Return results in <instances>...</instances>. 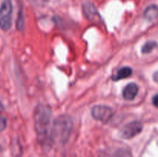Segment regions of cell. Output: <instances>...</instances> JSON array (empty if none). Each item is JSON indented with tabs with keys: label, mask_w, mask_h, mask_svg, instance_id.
<instances>
[{
	"label": "cell",
	"mask_w": 158,
	"mask_h": 157,
	"mask_svg": "<svg viewBox=\"0 0 158 157\" xmlns=\"http://www.w3.org/2000/svg\"><path fill=\"white\" fill-rule=\"evenodd\" d=\"M73 129V120L69 115H61L55 119L49 134L50 143L64 144L68 140Z\"/></svg>",
	"instance_id": "cell-2"
},
{
	"label": "cell",
	"mask_w": 158,
	"mask_h": 157,
	"mask_svg": "<svg viewBox=\"0 0 158 157\" xmlns=\"http://www.w3.org/2000/svg\"><path fill=\"white\" fill-rule=\"evenodd\" d=\"M7 126V120L4 116L0 115V132L4 130Z\"/></svg>",
	"instance_id": "cell-12"
},
{
	"label": "cell",
	"mask_w": 158,
	"mask_h": 157,
	"mask_svg": "<svg viewBox=\"0 0 158 157\" xmlns=\"http://www.w3.org/2000/svg\"><path fill=\"white\" fill-rule=\"evenodd\" d=\"M3 109H4V107H3L2 104V103L0 102V112H1L2 111H3Z\"/></svg>",
	"instance_id": "cell-15"
},
{
	"label": "cell",
	"mask_w": 158,
	"mask_h": 157,
	"mask_svg": "<svg viewBox=\"0 0 158 157\" xmlns=\"http://www.w3.org/2000/svg\"><path fill=\"white\" fill-rule=\"evenodd\" d=\"M157 99H158V96H157V94H155L154 96L153 97L152 99V103L155 107H157Z\"/></svg>",
	"instance_id": "cell-13"
},
{
	"label": "cell",
	"mask_w": 158,
	"mask_h": 157,
	"mask_svg": "<svg viewBox=\"0 0 158 157\" xmlns=\"http://www.w3.org/2000/svg\"><path fill=\"white\" fill-rule=\"evenodd\" d=\"M52 110L49 106L40 104L34 110V127L42 143L50 142V122Z\"/></svg>",
	"instance_id": "cell-1"
},
{
	"label": "cell",
	"mask_w": 158,
	"mask_h": 157,
	"mask_svg": "<svg viewBox=\"0 0 158 157\" xmlns=\"http://www.w3.org/2000/svg\"><path fill=\"white\" fill-rule=\"evenodd\" d=\"M12 3L11 0H4L0 6V27L8 31L12 26Z\"/></svg>",
	"instance_id": "cell-3"
},
{
	"label": "cell",
	"mask_w": 158,
	"mask_h": 157,
	"mask_svg": "<svg viewBox=\"0 0 158 157\" xmlns=\"http://www.w3.org/2000/svg\"><path fill=\"white\" fill-rule=\"evenodd\" d=\"M114 109L106 105H97L91 109V115L96 120L106 123L114 116Z\"/></svg>",
	"instance_id": "cell-4"
},
{
	"label": "cell",
	"mask_w": 158,
	"mask_h": 157,
	"mask_svg": "<svg viewBox=\"0 0 158 157\" xmlns=\"http://www.w3.org/2000/svg\"><path fill=\"white\" fill-rule=\"evenodd\" d=\"M0 152H1V147H0Z\"/></svg>",
	"instance_id": "cell-16"
},
{
	"label": "cell",
	"mask_w": 158,
	"mask_h": 157,
	"mask_svg": "<svg viewBox=\"0 0 158 157\" xmlns=\"http://www.w3.org/2000/svg\"><path fill=\"white\" fill-rule=\"evenodd\" d=\"M83 12L89 21H97V18L100 17L96 7L90 2L83 4Z\"/></svg>",
	"instance_id": "cell-7"
},
{
	"label": "cell",
	"mask_w": 158,
	"mask_h": 157,
	"mask_svg": "<svg viewBox=\"0 0 158 157\" xmlns=\"http://www.w3.org/2000/svg\"><path fill=\"white\" fill-rule=\"evenodd\" d=\"M157 75H158V72H155L154 74V80L156 82V83H157Z\"/></svg>",
	"instance_id": "cell-14"
},
{
	"label": "cell",
	"mask_w": 158,
	"mask_h": 157,
	"mask_svg": "<svg viewBox=\"0 0 158 157\" xmlns=\"http://www.w3.org/2000/svg\"><path fill=\"white\" fill-rule=\"evenodd\" d=\"M133 73V70L131 67L125 66V67L120 68L119 70L117 71L115 74L113 75L112 79L114 81H118V80L124 79L131 76Z\"/></svg>",
	"instance_id": "cell-8"
},
{
	"label": "cell",
	"mask_w": 158,
	"mask_h": 157,
	"mask_svg": "<svg viewBox=\"0 0 158 157\" xmlns=\"http://www.w3.org/2000/svg\"><path fill=\"white\" fill-rule=\"evenodd\" d=\"M143 17L148 21L153 22L157 17V7L156 5H151L146 8L143 12Z\"/></svg>",
	"instance_id": "cell-9"
},
{
	"label": "cell",
	"mask_w": 158,
	"mask_h": 157,
	"mask_svg": "<svg viewBox=\"0 0 158 157\" xmlns=\"http://www.w3.org/2000/svg\"><path fill=\"white\" fill-rule=\"evenodd\" d=\"M143 123L140 121H133L125 125L120 130L122 138L130 139L137 136L143 130Z\"/></svg>",
	"instance_id": "cell-5"
},
{
	"label": "cell",
	"mask_w": 158,
	"mask_h": 157,
	"mask_svg": "<svg viewBox=\"0 0 158 157\" xmlns=\"http://www.w3.org/2000/svg\"><path fill=\"white\" fill-rule=\"evenodd\" d=\"M156 41H148L143 44L141 48V52L143 54H149L157 47Z\"/></svg>",
	"instance_id": "cell-10"
},
{
	"label": "cell",
	"mask_w": 158,
	"mask_h": 157,
	"mask_svg": "<svg viewBox=\"0 0 158 157\" xmlns=\"http://www.w3.org/2000/svg\"><path fill=\"white\" fill-rule=\"evenodd\" d=\"M23 24H24V18H23V11L20 10L18 15V19L16 22V26L19 30H22L23 28Z\"/></svg>",
	"instance_id": "cell-11"
},
{
	"label": "cell",
	"mask_w": 158,
	"mask_h": 157,
	"mask_svg": "<svg viewBox=\"0 0 158 157\" xmlns=\"http://www.w3.org/2000/svg\"><path fill=\"white\" fill-rule=\"evenodd\" d=\"M139 92V86L136 83H131L127 85L123 89V98L127 101H131L134 99Z\"/></svg>",
	"instance_id": "cell-6"
}]
</instances>
